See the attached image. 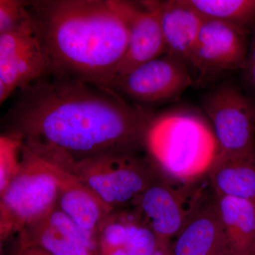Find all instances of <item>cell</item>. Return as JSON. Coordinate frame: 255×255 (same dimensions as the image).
<instances>
[{
  "instance_id": "6da1fadb",
  "label": "cell",
  "mask_w": 255,
  "mask_h": 255,
  "mask_svg": "<svg viewBox=\"0 0 255 255\" xmlns=\"http://www.w3.org/2000/svg\"><path fill=\"white\" fill-rule=\"evenodd\" d=\"M154 118L110 87L46 73L16 91L2 123L67 171L87 159L146 150Z\"/></svg>"
},
{
  "instance_id": "7a4b0ae2",
  "label": "cell",
  "mask_w": 255,
  "mask_h": 255,
  "mask_svg": "<svg viewBox=\"0 0 255 255\" xmlns=\"http://www.w3.org/2000/svg\"><path fill=\"white\" fill-rule=\"evenodd\" d=\"M26 7L48 73L107 86L127 52L129 31L114 0H29Z\"/></svg>"
},
{
  "instance_id": "3957f363",
  "label": "cell",
  "mask_w": 255,
  "mask_h": 255,
  "mask_svg": "<svg viewBox=\"0 0 255 255\" xmlns=\"http://www.w3.org/2000/svg\"><path fill=\"white\" fill-rule=\"evenodd\" d=\"M146 151L166 177L190 184L207 174L218 145L214 134L198 121L155 117L146 139Z\"/></svg>"
},
{
  "instance_id": "277c9868",
  "label": "cell",
  "mask_w": 255,
  "mask_h": 255,
  "mask_svg": "<svg viewBox=\"0 0 255 255\" xmlns=\"http://www.w3.org/2000/svg\"><path fill=\"white\" fill-rule=\"evenodd\" d=\"M58 189L53 164L23 143L19 169L0 193L1 245L53 211Z\"/></svg>"
},
{
  "instance_id": "5b68a950",
  "label": "cell",
  "mask_w": 255,
  "mask_h": 255,
  "mask_svg": "<svg viewBox=\"0 0 255 255\" xmlns=\"http://www.w3.org/2000/svg\"><path fill=\"white\" fill-rule=\"evenodd\" d=\"M65 172L91 189L113 211L133 206L161 173L148 154L140 152L87 159Z\"/></svg>"
},
{
  "instance_id": "8992f818",
  "label": "cell",
  "mask_w": 255,
  "mask_h": 255,
  "mask_svg": "<svg viewBox=\"0 0 255 255\" xmlns=\"http://www.w3.org/2000/svg\"><path fill=\"white\" fill-rule=\"evenodd\" d=\"M204 110L212 124L218 155H255V104L230 84L210 92Z\"/></svg>"
},
{
  "instance_id": "52a82bcc",
  "label": "cell",
  "mask_w": 255,
  "mask_h": 255,
  "mask_svg": "<svg viewBox=\"0 0 255 255\" xmlns=\"http://www.w3.org/2000/svg\"><path fill=\"white\" fill-rule=\"evenodd\" d=\"M175 183L161 172L132 206L159 240L174 239L204 201L194 183Z\"/></svg>"
},
{
  "instance_id": "ba28073f",
  "label": "cell",
  "mask_w": 255,
  "mask_h": 255,
  "mask_svg": "<svg viewBox=\"0 0 255 255\" xmlns=\"http://www.w3.org/2000/svg\"><path fill=\"white\" fill-rule=\"evenodd\" d=\"M192 85L194 78L187 65L166 53L117 77L106 87L145 107L174 100Z\"/></svg>"
},
{
  "instance_id": "9c48e42d",
  "label": "cell",
  "mask_w": 255,
  "mask_h": 255,
  "mask_svg": "<svg viewBox=\"0 0 255 255\" xmlns=\"http://www.w3.org/2000/svg\"><path fill=\"white\" fill-rule=\"evenodd\" d=\"M248 33L229 23L205 18L191 60L194 84L203 85L226 72L243 69L249 51Z\"/></svg>"
},
{
  "instance_id": "30bf717a",
  "label": "cell",
  "mask_w": 255,
  "mask_h": 255,
  "mask_svg": "<svg viewBox=\"0 0 255 255\" xmlns=\"http://www.w3.org/2000/svg\"><path fill=\"white\" fill-rule=\"evenodd\" d=\"M48 73L34 27L0 34V103Z\"/></svg>"
},
{
  "instance_id": "8fae6325",
  "label": "cell",
  "mask_w": 255,
  "mask_h": 255,
  "mask_svg": "<svg viewBox=\"0 0 255 255\" xmlns=\"http://www.w3.org/2000/svg\"><path fill=\"white\" fill-rule=\"evenodd\" d=\"M128 26L127 52L117 70V77L128 73L142 64L167 53L155 1L114 0Z\"/></svg>"
},
{
  "instance_id": "7c38bea8",
  "label": "cell",
  "mask_w": 255,
  "mask_h": 255,
  "mask_svg": "<svg viewBox=\"0 0 255 255\" xmlns=\"http://www.w3.org/2000/svg\"><path fill=\"white\" fill-rule=\"evenodd\" d=\"M18 243L53 255H100L97 234L78 226L58 207L18 234Z\"/></svg>"
},
{
  "instance_id": "4fadbf2b",
  "label": "cell",
  "mask_w": 255,
  "mask_h": 255,
  "mask_svg": "<svg viewBox=\"0 0 255 255\" xmlns=\"http://www.w3.org/2000/svg\"><path fill=\"white\" fill-rule=\"evenodd\" d=\"M216 196L204 200L172 242L171 255H228Z\"/></svg>"
},
{
  "instance_id": "5bb4252c",
  "label": "cell",
  "mask_w": 255,
  "mask_h": 255,
  "mask_svg": "<svg viewBox=\"0 0 255 255\" xmlns=\"http://www.w3.org/2000/svg\"><path fill=\"white\" fill-rule=\"evenodd\" d=\"M155 5L167 53L181 60L190 70L191 60L205 18L187 4L185 0L155 1Z\"/></svg>"
},
{
  "instance_id": "9a60e30c",
  "label": "cell",
  "mask_w": 255,
  "mask_h": 255,
  "mask_svg": "<svg viewBox=\"0 0 255 255\" xmlns=\"http://www.w3.org/2000/svg\"><path fill=\"white\" fill-rule=\"evenodd\" d=\"M51 164L59 186L57 207L80 227L97 234L101 223L113 211L76 177Z\"/></svg>"
},
{
  "instance_id": "2e32d148",
  "label": "cell",
  "mask_w": 255,
  "mask_h": 255,
  "mask_svg": "<svg viewBox=\"0 0 255 255\" xmlns=\"http://www.w3.org/2000/svg\"><path fill=\"white\" fill-rule=\"evenodd\" d=\"M206 175L217 197H231L255 204V155H216Z\"/></svg>"
},
{
  "instance_id": "e0dca14e",
  "label": "cell",
  "mask_w": 255,
  "mask_h": 255,
  "mask_svg": "<svg viewBox=\"0 0 255 255\" xmlns=\"http://www.w3.org/2000/svg\"><path fill=\"white\" fill-rule=\"evenodd\" d=\"M216 197L227 241L228 255H255V203Z\"/></svg>"
},
{
  "instance_id": "ac0fdd59",
  "label": "cell",
  "mask_w": 255,
  "mask_h": 255,
  "mask_svg": "<svg viewBox=\"0 0 255 255\" xmlns=\"http://www.w3.org/2000/svg\"><path fill=\"white\" fill-rule=\"evenodd\" d=\"M204 18L217 20L245 31L255 26V0H185Z\"/></svg>"
},
{
  "instance_id": "d6986e66",
  "label": "cell",
  "mask_w": 255,
  "mask_h": 255,
  "mask_svg": "<svg viewBox=\"0 0 255 255\" xmlns=\"http://www.w3.org/2000/svg\"><path fill=\"white\" fill-rule=\"evenodd\" d=\"M22 145L21 137L14 132H4L0 137V193L19 169Z\"/></svg>"
},
{
  "instance_id": "ffe728a7",
  "label": "cell",
  "mask_w": 255,
  "mask_h": 255,
  "mask_svg": "<svg viewBox=\"0 0 255 255\" xmlns=\"http://www.w3.org/2000/svg\"><path fill=\"white\" fill-rule=\"evenodd\" d=\"M33 26L26 1L0 0V34Z\"/></svg>"
},
{
  "instance_id": "44dd1931",
  "label": "cell",
  "mask_w": 255,
  "mask_h": 255,
  "mask_svg": "<svg viewBox=\"0 0 255 255\" xmlns=\"http://www.w3.org/2000/svg\"><path fill=\"white\" fill-rule=\"evenodd\" d=\"M157 245V238L144 224L140 225L131 237L107 255H150Z\"/></svg>"
},
{
  "instance_id": "7402d4cb",
  "label": "cell",
  "mask_w": 255,
  "mask_h": 255,
  "mask_svg": "<svg viewBox=\"0 0 255 255\" xmlns=\"http://www.w3.org/2000/svg\"><path fill=\"white\" fill-rule=\"evenodd\" d=\"M252 33L248 58L243 70L247 83L255 92V26Z\"/></svg>"
},
{
  "instance_id": "603a6c76",
  "label": "cell",
  "mask_w": 255,
  "mask_h": 255,
  "mask_svg": "<svg viewBox=\"0 0 255 255\" xmlns=\"http://www.w3.org/2000/svg\"><path fill=\"white\" fill-rule=\"evenodd\" d=\"M11 255H53L46 250L34 246H27L16 243V246Z\"/></svg>"
},
{
  "instance_id": "cb8c5ba5",
  "label": "cell",
  "mask_w": 255,
  "mask_h": 255,
  "mask_svg": "<svg viewBox=\"0 0 255 255\" xmlns=\"http://www.w3.org/2000/svg\"><path fill=\"white\" fill-rule=\"evenodd\" d=\"M172 254V241L157 239L155 249L150 255H171Z\"/></svg>"
}]
</instances>
